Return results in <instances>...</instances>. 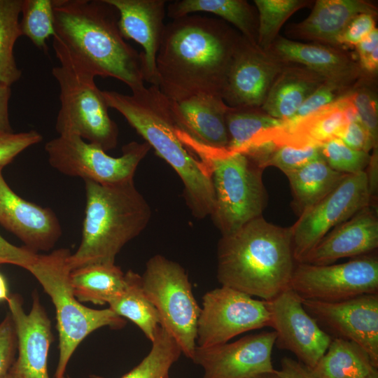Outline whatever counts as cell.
<instances>
[{
    "label": "cell",
    "instance_id": "484cf974",
    "mask_svg": "<svg viewBox=\"0 0 378 378\" xmlns=\"http://www.w3.org/2000/svg\"><path fill=\"white\" fill-rule=\"evenodd\" d=\"M325 80L306 67L284 68L260 107L268 115L286 121Z\"/></svg>",
    "mask_w": 378,
    "mask_h": 378
},
{
    "label": "cell",
    "instance_id": "74e56055",
    "mask_svg": "<svg viewBox=\"0 0 378 378\" xmlns=\"http://www.w3.org/2000/svg\"><path fill=\"white\" fill-rule=\"evenodd\" d=\"M320 148L327 164L332 169L345 174L364 172L370 162L369 153L352 149L337 138L326 141Z\"/></svg>",
    "mask_w": 378,
    "mask_h": 378
},
{
    "label": "cell",
    "instance_id": "e0dca14e",
    "mask_svg": "<svg viewBox=\"0 0 378 378\" xmlns=\"http://www.w3.org/2000/svg\"><path fill=\"white\" fill-rule=\"evenodd\" d=\"M272 53L241 36L232 56L221 95L231 108H258L284 69Z\"/></svg>",
    "mask_w": 378,
    "mask_h": 378
},
{
    "label": "cell",
    "instance_id": "db71d44e",
    "mask_svg": "<svg viewBox=\"0 0 378 378\" xmlns=\"http://www.w3.org/2000/svg\"><path fill=\"white\" fill-rule=\"evenodd\" d=\"M4 378H20L15 372L12 369V367L7 374Z\"/></svg>",
    "mask_w": 378,
    "mask_h": 378
},
{
    "label": "cell",
    "instance_id": "d6986e66",
    "mask_svg": "<svg viewBox=\"0 0 378 378\" xmlns=\"http://www.w3.org/2000/svg\"><path fill=\"white\" fill-rule=\"evenodd\" d=\"M0 165V224L34 253L48 251L62 235L55 212L29 202L13 192L6 182Z\"/></svg>",
    "mask_w": 378,
    "mask_h": 378
},
{
    "label": "cell",
    "instance_id": "83f0119b",
    "mask_svg": "<svg viewBox=\"0 0 378 378\" xmlns=\"http://www.w3.org/2000/svg\"><path fill=\"white\" fill-rule=\"evenodd\" d=\"M76 298L80 302L103 305L122 293L125 287V274L115 264H92L70 272Z\"/></svg>",
    "mask_w": 378,
    "mask_h": 378
},
{
    "label": "cell",
    "instance_id": "8d00e7d4",
    "mask_svg": "<svg viewBox=\"0 0 378 378\" xmlns=\"http://www.w3.org/2000/svg\"><path fill=\"white\" fill-rule=\"evenodd\" d=\"M20 28L38 48L47 50L46 41L54 36L52 0H22Z\"/></svg>",
    "mask_w": 378,
    "mask_h": 378
},
{
    "label": "cell",
    "instance_id": "5b68a950",
    "mask_svg": "<svg viewBox=\"0 0 378 378\" xmlns=\"http://www.w3.org/2000/svg\"><path fill=\"white\" fill-rule=\"evenodd\" d=\"M84 181L81 241L68 258L71 270L92 264H115L122 248L146 227L152 215L134 179L115 184Z\"/></svg>",
    "mask_w": 378,
    "mask_h": 378
},
{
    "label": "cell",
    "instance_id": "816d5d0a",
    "mask_svg": "<svg viewBox=\"0 0 378 378\" xmlns=\"http://www.w3.org/2000/svg\"><path fill=\"white\" fill-rule=\"evenodd\" d=\"M9 296L10 294L6 279L0 272V302L7 301Z\"/></svg>",
    "mask_w": 378,
    "mask_h": 378
},
{
    "label": "cell",
    "instance_id": "4316f807",
    "mask_svg": "<svg viewBox=\"0 0 378 378\" xmlns=\"http://www.w3.org/2000/svg\"><path fill=\"white\" fill-rule=\"evenodd\" d=\"M346 174L332 169L323 158L314 160L287 176L293 207L300 215L334 190Z\"/></svg>",
    "mask_w": 378,
    "mask_h": 378
},
{
    "label": "cell",
    "instance_id": "f5cc1de1",
    "mask_svg": "<svg viewBox=\"0 0 378 378\" xmlns=\"http://www.w3.org/2000/svg\"><path fill=\"white\" fill-rule=\"evenodd\" d=\"M252 378H277V377L274 372V373H270V374H262L258 375Z\"/></svg>",
    "mask_w": 378,
    "mask_h": 378
},
{
    "label": "cell",
    "instance_id": "ffe728a7",
    "mask_svg": "<svg viewBox=\"0 0 378 378\" xmlns=\"http://www.w3.org/2000/svg\"><path fill=\"white\" fill-rule=\"evenodd\" d=\"M118 10V27L125 39L140 44L144 82L158 86L156 57L166 15L165 0H106Z\"/></svg>",
    "mask_w": 378,
    "mask_h": 378
},
{
    "label": "cell",
    "instance_id": "f1b7e54d",
    "mask_svg": "<svg viewBox=\"0 0 378 378\" xmlns=\"http://www.w3.org/2000/svg\"><path fill=\"white\" fill-rule=\"evenodd\" d=\"M172 20L198 12L216 15L234 25L241 36L256 43L258 22L251 5L243 0H178L166 8Z\"/></svg>",
    "mask_w": 378,
    "mask_h": 378
},
{
    "label": "cell",
    "instance_id": "ee69618b",
    "mask_svg": "<svg viewBox=\"0 0 378 378\" xmlns=\"http://www.w3.org/2000/svg\"><path fill=\"white\" fill-rule=\"evenodd\" d=\"M338 139L356 150L369 153L377 148V144L359 120L349 122Z\"/></svg>",
    "mask_w": 378,
    "mask_h": 378
},
{
    "label": "cell",
    "instance_id": "d6a6232c",
    "mask_svg": "<svg viewBox=\"0 0 378 378\" xmlns=\"http://www.w3.org/2000/svg\"><path fill=\"white\" fill-rule=\"evenodd\" d=\"M258 167H275L286 174L307 163L323 158L318 146H295L273 140L248 148L244 152Z\"/></svg>",
    "mask_w": 378,
    "mask_h": 378
},
{
    "label": "cell",
    "instance_id": "1f68e13d",
    "mask_svg": "<svg viewBox=\"0 0 378 378\" xmlns=\"http://www.w3.org/2000/svg\"><path fill=\"white\" fill-rule=\"evenodd\" d=\"M109 308L122 318L133 322L152 342L160 327L156 309L145 294L141 276L129 270L125 273V287L111 300Z\"/></svg>",
    "mask_w": 378,
    "mask_h": 378
},
{
    "label": "cell",
    "instance_id": "ac0fdd59",
    "mask_svg": "<svg viewBox=\"0 0 378 378\" xmlns=\"http://www.w3.org/2000/svg\"><path fill=\"white\" fill-rule=\"evenodd\" d=\"M6 302L18 340V355L12 369L20 378H50L48 359L53 341L51 323L37 292L33 293L29 313L24 312L20 295H10Z\"/></svg>",
    "mask_w": 378,
    "mask_h": 378
},
{
    "label": "cell",
    "instance_id": "9f6ffc18",
    "mask_svg": "<svg viewBox=\"0 0 378 378\" xmlns=\"http://www.w3.org/2000/svg\"><path fill=\"white\" fill-rule=\"evenodd\" d=\"M63 378H71V377L66 375V376L64 377Z\"/></svg>",
    "mask_w": 378,
    "mask_h": 378
},
{
    "label": "cell",
    "instance_id": "7bdbcfd3",
    "mask_svg": "<svg viewBox=\"0 0 378 378\" xmlns=\"http://www.w3.org/2000/svg\"><path fill=\"white\" fill-rule=\"evenodd\" d=\"M374 15L360 13L354 17L339 36L337 44L356 46L376 28Z\"/></svg>",
    "mask_w": 378,
    "mask_h": 378
},
{
    "label": "cell",
    "instance_id": "44dd1931",
    "mask_svg": "<svg viewBox=\"0 0 378 378\" xmlns=\"http://www.w3.org/2000/svg\"><path fill=\"white\" fill-rule=\"evenodd\" d=\"M377 247V211L370 204L331 230L300 262L330 265L341 258L370 254Z\"/></svg>",
    "mask_w": 378,
    "mask_h": 378
},
{
    "label": "cell",
    "instance_id": "2e32d148",
    "mask_svg": "<svg viewBox=\"0 0 378 378\" xmlns=\"http://www.w3.org/2000/svg\"><path fill=\"white\" fill-rule=\"evenodd\" d=\"M276 335L264 331L211 347L196 346L194 363L203 369V378H252L274 373L272 353Z\"/></svg>",
    "mask_w": 378,
    "mask_h": 378
},
{
    "label": "cell",
    "instance_id": "cb8c5ba5",
    "mask_svg": "<svg viewBox=\"0 0 378 378\" xmlns=\"http://www.w3.org/2000/svg\"><path fill=\"white\" fill-rule=\"evenodd\" d=\"M355 120L359 118L348 93L294 125L281 129L272 140L295 146H321L338 139L346 124Z\"/></svg>",
    "mask_w": 378,
    "mask_h": 378
},
{
    "label": "cell",
    "instance_id": "6f0895ef",
    "mask_svg": "<svg viewBox=\"0 0 378 378\" xmlns=\"http://www.w3.org/2000/svg\"></svg>",
    "mask_w": 378,
    "mask_h": 378
},
{
    "label": "cell",
    "instance_id": "3957f363",
    "mask_svg": "<svg viewBox=\"0 0 378 378\" xmlns=\"http://www.w3.org/2000/svg\"><path fill=\"white\" fill-rule=\"evenodd\" d=\"M102 93L108 108L118 111L179 176L192 215L197 218L210 216L215 203L210 172L180 140L171 100L153 85L134 90L132 94L109 90Z\"/></svg>",
    "mask_w": 378,
    "mask_h": 378
},
{
    "label": "cell",
    "instance_id": "7dc6e473",
    "mask_svg": "<svg viewBox=\"0 0 378 378\" xmlns=\"http://www.w3.org/2000/svg\"><path fill=\"white\" fill-rule=\"evenodd\" d=\"M10 95V87L0 85V136L13 132L8 113Z\"/></svg>",
    "mask_w": 378,
    "mask_h": 378
},
{
    "label": "cell",
    "instance_id": "f35d334b",
    "mask_svg": "<svg viewBox=\"0 0 378 378\" xmlns=\"http://www.w3.org/2000/svg\"><path fill=\"white\" fill-rule=\"evenodd\" d=\"M345 88L334 83L325 80L302 104L295 114L284 121V128H288L300 120L335 102Z\"/></svg>",
    "mask_w": 378,
    "mask_h": 378
},
{
    "label": "cell",
    "instance_id": "b9f144b4",
    "mask_svg": "<svg viewBox=\"0 0 378 378\" xmlns=\"http://www.w3.org/2000/svg\"><path fill=\"white\" fill-rule=\"evenodd\" d=\"M18 340L15 326L10 313L0 323V378L10 370L16 358Z\"/></svg>",
    "mask_w": 378,
    "mask_h": 378
},
{
    "label": "cell",
    "instance_id": "4fadbf2b",
    "mask_svg": "<svg viewBox=\"0 0 378 378\" xmlns=\"http://www.w3.org/2000/svg\"><path fill=\"white\" fill-rule=\"evenodd\" d=\"M370 204L375 205L370 198L365 171L346 174L290 227L295 262H300L331 230Z\"/></svg>",
    "mask_w": 378,
    "mask_h": 378
},
{
    "label": "cell",
    "instance_id": "277c9868",
    "mask_svg": "<svg viewBox=\"0 0 378 378\" xmlns=\"http://www.w3.org/2000/svg\"><path fill=\"white\" fill-rule=\"evenodd\" d=\"M296 262L290 227L262 216L221 236L217 246L218 282L268 301L289 288Z\"/></svg>",
    "mask_w": 378,
    "mask_h": 378
},
{
    "label": "cell",
    "instance_id": "f546056e",
    "mask_svg": "<svg viewBox=\"0 0 378 378\" xmlns=\"http://www.w3.org/2000/svg\"><path fill=\"white\" fill-rule=\"evenodd\" d=\"M311 370L316 378H365L378 367L357 344L332 338L325 354Z\"/></svg>",
    "mask_w": 378,
    "mask_h": 378
},
{
    "label": "cell",
    "instance_id": "4dcf8cb0",
    "mask_svg": "<svg viewBox=\"0 0 378 378\" xmlns=\"http://www.w3.org/2000/svg\"><path fill=\"white\" fill-rule=\"evenodd\" d=\"M256 108H229L225 115L229 136L227 149L244 152L263 142L273 130L285 127L284 121Z\"/></svg>",
    "mask_w": 378,
    "mask_h": 378
},
{
    "label": "cell",
    "instance_id": "9a60e30c",
    "mask_svg": "<svg viewBox=\"0 0 378 378\" xmlns=\"http://www.w3.org/2000/svg\"><path fill=\"white\" fill-rule=\"evenodd\" d=\"M266 302L270 327L276 335L275 344L291 351L298 361L313 368L332 338L307 313L301 298L290 288Z\"/></svg>",
    "mask_w": 378,
    "mask_h": 378
},
{
    "label": "cell",
    "instance_id": "836d02e7",
    "mask_svg": "<svg viewBox=\"0 0 378 378\" xmlns=\"http://www.w3.org/2000/svg\"><path fill=\"white\" fill-rule=\"evenodd\" d=\"M22 0H0V85L10 87L22 76L14 57V46L22 36L19 15Z\"/></svg>",
    "mask_w": 378,
    "mask_h": 378
},
{
    "label": "cell",
    "instance_id": "f6af8a7d",
    "mask_svg": "<svg viewBox=\"0 0 378 378\" xmlns=\"http://www.w3.org/2000/svg\"><path fill=\"white\" fill-rule=\"evenodd\" d=\"M38 253L26 246H17L0 235V265L10 264L28 270Z\"/></svg>",
    "mask_w": 378,
    "mask_h": 378
},
{
    "label": "cell",
    "instance_id": "7a4b0ae2",
    "mask_svg": "<svg viewBox=\"0 0 378 378\" xmlns=\"http://www.w3.org/2000/svg\"><path fill=\"white\" fill-rule=\"evenodd\" d=\"M52 6L55 35L79 66L131 91L144 86L142 54L121 34L115 8L106 0H52Z\"/></svg>",
    "mask_w": 378,
    "mask_h": 378
},
{
    "label": "cell",
    "instance_id": "bcb514c9",
    "mask_svg": "<svg viewBox=\"0 0 378 378\" xmlns=\"http://www.w3.org/2000/svg\"><path fill=\"white\" fill-rule=\"evenodd\" d=\"M275 374L277 378H316L309 368L288 356L281 358V368Z\"/></svg>",
    "mask_w": 378,
    "mask_h": 378
},
{
    "label": "cell",
    "instance_id": "f907efd6",
    "mask_svg": "<svg viewBox=\"0 0 378 378\" xmlns=\"http://www.w3.org/2000/svg\"><path fill=\"white\" fill-rule=\"evenodd\" d=\"M360 68L370 74H375L378 69V48L360 61Z\"/></svg>",
    "mask_w": 378,
    "mask_h": 378
},
{
    "label": "cell",
    "instance_id": "52a82bcc",
    "mask_svg": "<svg viewBox=\"0 0 378 378\" xmlns=\"http://www.w3.org/2000/svg\"><path fill=\"white\" fill-rule=\"evenodd\" d=\"M67 248L38 254L29 271L50 296L56 310L59 334V358L54 378H63L67 364L78 345L90 333L108 326L120 329L126 321L110 308L94 309L83 305L75 296L70 280Z\"/></svg>",
    "mask_w": 378,
    "mask_h": 378
},
{
    "label": "cell",
    "instance_id": "e575fe53",
    "mask_svg": "<svg viewBox=\"0 0 378 378\" xmlns=\"http://www.w3.org/2000/svg\"><path fill=\"white\" fill-rule=\"evenodd\" d=\"M148 355L120 378H169V371L176 362L181 350L174 339L160 326ZM90 378H104L90 374Z\"/></svg>",
    "mask_w": 378,
    "mask_h": 378
},
{
    "label": "cell",
    "instance_id": "5bb4252c",
    "mask_svg": "<svg viewBox=\"0 0 378 378\" xmlns=\"http://www.w3.org/2000/svg\"><path fill=\"white\" fill-rule=\"evenodd\" d=\"M301 300L323 331L357 344L378 367V293L336 302Z\"/></svg>",
    "mask_w": 378,
    "mask_h": 378
},
{
    "label": "cell",
    "instance_id": "ab89813d",
    "mask_svg": "<svg viewBox=\"0 0 378 378\" xmlns=\"http://www.w3.org/2000/svg\"><path fill=\"white\" fill-rule=\"evenodd\" d=\"M349 94L356 109L360 122L377 144L378 110L375 92L363 86L357 88Z\"/></svg>",
    "mask_w": 378,
    "mask_h": 378
},
{
    "label": "cell",
    "instance_id": "9c48e42d",
    "mask_svg": "<svg viewBox=\"0 0 378 378\" xmlns=\"http://www.w3.org/2000/svg\"><path fill=\"white\" fill-rule=\"evenodd\" d=\"M142 287L157 310L160 325L192 359L201 307L183 267L162 255L151 257L141 276Z\"/></svg>",
    "mask_w": 378,
    "mask_h": 378
},
{
    "label": "cell",
    "instance_id": "681fc988",
    "mask_svg": "<svg viewBox=\"0 0 378 378\" xmlns=\"http://www.w3.org/2000/svg\"><path fill=\"white\" fill-rule=\"evenodd\" d=\"M359 60L363 59L376 48H378V30L374 28L356 46Z\"/></svg>",
    "mask_w": 378,
    "mask_h": 378
},
{
    "label": "cell",
    "instance_id": "d590c367",
    "mask_svg": "<svg viewBox=\"0 0 378 378\" xmlns=\"http://www.w3.org/2000/svg\"><path fill=\"white\" fill-rule=\"evenodd\" d=\"M253 2L258 11L256 44L265 51L270 48L287 19L307 4L302 0H255Z\"/></svg>",
    "mask_w": 378,
    "mask_h": 378
},
{
    "label": "cell",
    "instance_id": "c3c4849f",
    "mask_svg": "<svg viewBox=\"0 0 378 378\" xmlns=\"http://www.w3.org/2000/svg\"><path fill=\"white\" fill-rule=\"evenodd\" d=\"M365 171L368 180L369 193L372 202L375 204L378 188V153L377 148L373 149L372 154L370 155V162Z\"/></svg>",
    "mask_w": 378,
    "mask_h": 378
},
{
    "label": "cell",
    "instance_id": "8fae6325",
    "mask_svg": "<svg viewBox=\"0 0 378 378\" xmlns=\"http://www.w3.org/2000/svg\"><path fill=\"white\" fill-rule=\"evenodd\" d=\"M289 288L302 300L326 302L378 293V258L370 253L340 264L296 262Z\"/></svg>",
    "mask_w": 378,
    "mask_h": 378
},
{
    "label": "cell",
    "instance_id": "6da1fadb",
    "mask_svg": "<svg viewBox=\"0 0 378 378\" xmlns=\"http://www.w3.org/2000/svg\"><path fill=\"white\" fill-rule=\"evenodd\" d=\"M241 36L218 19L192 14L172 20L164 26L156 57L160 91L172 101L221 97Z\"/></svg>",
    "mask_w": 378,
    "mask_h": 378
},
{
    "label": "cell",
    "instance_id": "60d3db41",
    "mask_svg": "<svg viewBox=\"0 0 378 378\" xmlns=\"http://www.w3.org/2000/svg\"><path fill=\"white\" fill-rule=\"evenodd\" d=\"M43 139L35 130L8 133L0 136V165L6 166L21 152Z\"/></svg>",
    "mask_w": 378,
    "mask_h": 378
},
{
    "label": "cell",
    "instance_id": "30bf717a",
    "mask_svg": "<svg viewBox=\"0 0 378 378\" xmlns=\"http://www.w3.org/2000/svg\"><path fill=\"white\" fill-rule=\"evenodd\" d=\"M150 148L146 142L132 141L123 146L121 156L114 158L75 135H59L45 145L52 167L63 174L101 184L134 179L139 164Z\"/></svg>",
    "mask_w": 378,
    "mask_h": 378
},
{
    "label": "cell",
    "instance_id": "d4e9b609",
    "mask_svg": "<svg viewBox=\"0 0 378 378\" xmlns=\"http://www.w3.org/2000/svg\"><path fill=\"white\" fill-rule=\"evenodd\" d=\"M360 13L376 15L377 8L361 0H318L309 15L290 31L298 38L336 46L345 27Z\"/></svg>",
    "mask_w": 378,
    "mask_h": 378
},
{
    "label": "cell",
    "instance_id": "11a10c76",
    "mask_svg": "<svg viewBox=\"0 0 378 378\" xmlns=\"http://www.w3.org/2000/svg\"><path fill=\"white\" fill-rule=\"evenodd\" d=\"M365 378H378V370L373 371Z\"/></svg>",
    "mask_w": 378,
    "mask_h": 378
},
{
    "label": "cell",
    "instance_id": "603a6c76",
    "mask_svg": "<svg viewBox=\"0 0 378 378\" xmlns=\"http://www.w3.org/2000/svg\"><path fill=\"white\" fill-rule=\"evenodd\" d=\"M270 49L281 62L300 64L326 81L343 88L359 76L358 66L345 54L332 47L279 37Z\"/></svg>",
    "mask_w": 378,
    "mask_h": 378
},
{
    "label": "cell",
    "instance_id": "7c38bea8",
    "mask_svg": "<svg viewBox=\"0 0 378 378\" xmlns=\"http://www.w3.org/2000/svg\"><path fill=\"white\" fill-rule=\"evenodd\" d=\"M267 302L221 286L207 291L197 322L196 345L211 347L244 332L270 327Z\"/></svg>",
    "mask_w": 378,
    "mask_h": 378
},
{
    "label": "cell",
    "instance_id": "8992f818",
    "mask_svg": "<svg viewBox=\"0 0 378 378\" xmlns=\"http://www.w3.org/2000/svg\"><path fill=\"white\" fill-rule=\"evenodd\" d=\"M177 134L210 172L215 195L210 216L221 235L262 216L267 201L263 169L244 153L208 146L179 127Z\"/></svg>",
    "mask_w": 378,
    "mask_h": 378
},
{
    "label": "cell",
    "instance_id": "ba28073f",
    "mask_svg": "<svg viewBox=\"0 0 378 378\" xmlns=\"http://www.w3.org/2000/svg\"><path fill=\"white\" fill-rule=\"evenodd\" d=\"M52 47L60 65L52 69L59 86L60 108L55 129L59 136L75 135L101 147L115 148L118 128L108 114L102 91L94 76L79 66L54 35Z\"/></svg>",
    "mask_w": 378,
    "mask_h": 378
},
{
    "label": "cell",
    "instance_id": "7402d4cb",
    "mask_svg": "<svg viewBox=\"0 0 378 378\" xmlns=\"http://www.w3.org/2000/svg\"><path fill=\"white\" fill-rule=\"evenodd\" d=\"M171 104L181 130L204 145L227 148L225 115L230 107L220 97L200 94L180 101L171 100Z\"/></svg>",
    "mask_w": 378,
    "mask_h": 378
}]
</instances>
